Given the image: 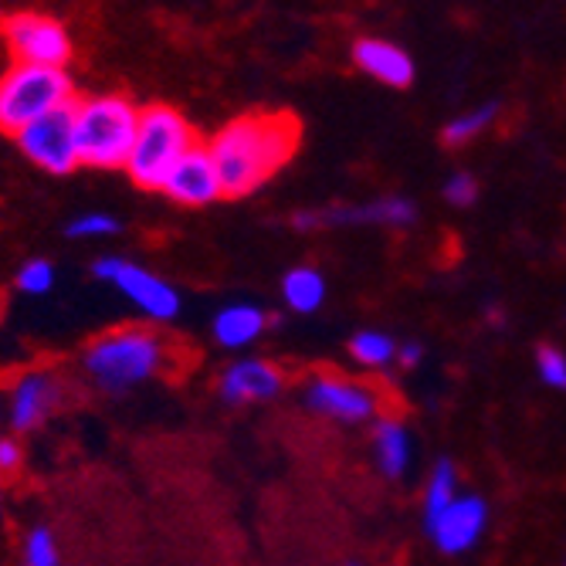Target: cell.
Instances as JSON below:
<instances>
[{"instance_id":"27","label":"cell","mask_w":566,"mask_h":566,"mask_svg":"<svg viewBox=\"0 0 566 566\" xmlns=\"http://www.w3.org/2000/svg\"><path fill=\"white\" fill-rule=\"evenodd\" d=\"M24 469V451L18 438H0V479H14Z\"/></svg>"},{"instance_id":"28","label":"cell","mask_w":566,"mask_h":566,"mask_svg":"<svg viewBox=\"0 0 566 566\" xmlns=\"http://www.w3.org/2000/svg\"><path fill=\"white\" fill-rule=\"evenodd\" d=\"M421 356H424V349H421L418 343H403V346L397 349V364H400L403 370H415V367L421 364Z\"/></svg>"},{"instance_id":"10","label":"cell","mask_w":566,"mask_h":566,"mask_svg":"<svg viewBox=\"0 0 566 566\" xmlns=\"http://www.w3.org/2000/svg\"><path fill=\"white\" fill-rule=\"evenodd\" d=\"M418 203L410 197H380L370 203H343V208H323V211H302L292 218L298 231H323V228H403L415 224Z\"/></svg>"},{"instance_id":"13","label":"cell","mask_w":566,"mask_h":566,"mask_svg":"<svg viewBox=\"0 0 566 566\" xmlns=\"http://www.w3.org/2000/svg\"><path fill=\"white\" fill-rule=\"evenodd\" d=\"M489 526V505L479 495H458L441 516L428 526L434 546L444 556H458V553H469L482 533Z\"/></svg>"},{"instance_id":"21","label":"cell","mask_w":566,"mask_h":566,"mask_svg":"<svg viewBox=\"0 0 566 566\" xmlns=\"http://www.w3.org/2000/svg\"><path fill=\"white\" fill-rule=\"evenodd\" d=\"M499 116V102H485V106H475L469 113L454 116L448 126H444V143L448 146H461V143H472L479 139Z\"/></svg>"},{"instance_id":"14","label":"cell","mask_w":566,"mask_h":566,"mask_svg":"<svg viewBox=\"0 0 566 566\" xmlns=\"http://www.w3.org/2000/svg\"><path fill=\"white\" fill-rule=\"evenodd\" d=\"M285 387V374L269 364V359L259 356H241L234 364L221 374L218 380V394L224 403H269L282 394Z\"/></svg>"},{"instance_id":"8","label":"cell","mask_w":566,"mask_h":566,"mask_svg":"<svg viewBox=\"0 0 566 566\" xmlns=\"http://www.w3.org/2000/svg\"><path fill=\"white\" fill-rule=\"evenodd\" d=\"M4 41L18 65H38V69H65L72 59V38L62 21L21 11L4 21Z\"/></svg>"},{"instance_id":"26","label":"cell","mask_w":566,"mask_h":566,"mask_svg":"<svg viewBox=\"0 0 566 566\" xmlns=\"http://www.w3.org/2000/svg\"><path fill=\"white\" fill-rule=\"evenodd\" d=\"M444 200L451 208H472L479 200V180L472 174H451L444 180Z\"/></svg>"},{"instance_id":"9","label":"cell","mask_w":566,"mask_h":566,"mask_svg":"<svg viewBox=\"0 0 566 566\" xmlns=\"http://www.w3.org/2000/svg\"><path fill=\"white\" fill-rule=\"evenodd\" d=\"M302 403L339 424H367L380 415V397L374 387L336 377V374H316L302 387Z\"/></svg>"},{"instance_id":"18","label":"cell","mask_w":566,"mask_h":566,"mask_svg":"<svg viewBox=\"0 0 566 566\" xmlns=\"http://www.w3.org/2000/svg\"><path fill=\"white\" fill-rule=\"evenodd\" d=\"M282 298H285V305L292 308V313H298V316L319 313L323 302H326V279H323V272L313 269V265L289 269L285 279H282Z\"/></svg>"},{"instance_id":"7","label":"cell","mask_w":566,"mask_h":566,"mask_svg":"<svg viewBox=\"0 0 566 566\" xmlns=\"http://www.w3.org/2000/svg\"><path fill=\"white\" fill-rule=\"evenodd\" d=\"M75 106H62L55 113L41 116L38 123L24 126L14 139L21 146L24 157L48 170V174H72L75 167H82V153H78V129H75Z\"/></svg>"},{"instance_id":"20","label":"cell","mask_w":566,"mask_h":566,"mask_svg":"<svg viewBox=\"0 0 566 566\" xmlns=\"http://www.w3.org/2000/svg\"><path fill=\"white\" fill-rule=\"evenodd\" d=\"M454 499H458V472L451 465V458H441L424 485V526H431Z\"/></svg>"},{"instance_id":"17","label":"cell","mask_w":566,"mask_h":566,"mask_svg":"<svg viewBox=\"0 0 566 566\" xmlns=\"http://www.w3.org/2000/svg\"><path fill=\"white\" fill-rule=\"evenodd\" d=\"M410 454H415V444H410V431L403 428V421L377 418L374 421V461L380 475L403 479V472L410 469Z\"/></svg>"},{"instance_id":"12","label":"cell","mask_w":566,"mask_h":566,"mask_svg":"<svg viewBox=\"0 0 566 566\" xmlns=\"http://www.w3.org/2000/svg\"><path fill=\"white\" fill-rule=\"evenodd\" d=\"M62 403V380L48 370H28L11 384L8 394V424L18 434L34 431Z\"/></svg>"},{"instance_id":"16","label":"cell","mask_w":566,"mask_h":566,"mask_svg":"<svg viewBox=\"0 0 566 566\" xmlns=\"http://www.w3.org/2000/svg\"><path fill=\"white\" fill-rule=\"evenodd\" d=\"M269 326V316L259 305L251 302H231L211 323V336L224 349H248L251 343H259Z\"/></svg>"},{"instance_id":"22","label":"cell","mask_w":566,"mask_h":566,"mask_svg":"<svg viewBox=\"0 0 566 566\" xmlns=\"http://www.w3.org/2000/svg\"><path fill=\"white\" fill-rule=\"evenodd\" d=\"M21 566H62L55 533L44 530V526H34V530L24 536V546H21Z\"/></svg>"},{"instance_id":"31","label":"cell","mask_w":566,"mask_h":566,"mask_svg":"<svg viewBox=\"0 0 566 566\" xmlns=\"http://www.w3.org/2000/svg\"><path fill=\"white\" fill-rule=\"evenodd\" d=\"M4 21H8V18H0V31H4Z\"/></svg>"},{"instance_id":"15","label":"cell","mask_w":566,"mask_h":566,"mask_svg":"<svg viewBox=\"0 0 566 566\" xmlns=\"http://www.w3.org/2000/svg\"><path fill=\"white\" fill-rule=\"evenodd\" d=\"M353 62L359 72H367L370 78L390 88H407L415 82V59L400 44L384 38H359L353 44Z\"/></svg>"},{"instance_id":"5","label":"cell","mask_w":566,"mask_h":566,"mask_svg":"<svg viewBox=\"0 0 566 566\" xmlns=\"http://www.w3.org/2000/svg\"><path fill=\"white\" fill-rule=\"evenodd\" d=\"M72 102L75 95L65 69H38L14 62V69L0 75V133L18 136L24 126L62 106H72Z\"/></svg>"},{"instance_id":"11","label":"cell","mask_w":566,"mask_h":566,"mask_svg":"<svg viewBox=\"0 0 566 566\" xmlns=\"http://www.w3.org/2000/svg\"><path fill=\"white\" fill-rule=\"evenodd\" d=\"M164 193L170 200H177L180 208H208V203L221 200L224 184H221V170L211 157V146H193L167 177Z\"/></svg>"},{"instance_id":"2","label":"cell","mask_w":566,"mask_h":566,"mask_svg":"<svg viewBox=\"0 0 566 566\" xmlns=\"http://www.w3.org/2000/svg\"><path fill=\"white\" fill-rule=\"evenodd\" d=\"M170 343L143 326H119L95 336L82 353V370L102 394H129L170 367Z\"/></svg>"},{"instance_id":"32","label":"cell","mask_w":566,"mask_h":566,"mask_svg":"<svg viewBox=\"0 0 566 566\" xmlns=\"http://www.w3.org/2000/svg\"><path fill=\"white\" fill-rule=\"evenodd\" d=\"M349 566H353V563H349Z\"/></svg>"},{"instance_id":"30","label":"cell","mask_w":566,"mask_h":566,"mask_svg":"<svg viewBox=\"0 0 566 566\" xmlns=\"http://www.w3.org/2000/svg\"><path fill=\"white\" fill-rule=\"evenodd\" d=\"M0 516H4V495H0Z\"/></svg>"},{"instance_id":"29","label":"cell","mask_w":566,"mask_h":566,"mask_svg":"<svg viewBox=\"0 0 566 566\" xmlns=\"http://www.w3.org/2000/svg\"><path fill=\"white\" fill-rule=\"evenodd\" d=\"M4 428H11V424H8V403H0V438H8Z\"/></svg>"},{"instance_id":"6","label":"cell","mask_w":566,"mask_h":566,"mask_svg":"<svg viewBox=\"0 0 566 566\" xmlns=\"http://www.w3.org/2000/svg\"><path fill=\"white\" fill-rule=\"evenodd\" d=\"M92 272L95 279L109 282L126 302H133V308H139L149 323H174L180 316V292L167 279L143 269L139 262L106 254V259L92 265Z\"/></svg>"},{"instance_id":"23","label":"cell","mask_w":566,"mask_h":566,"mask_svg":"<svg viewBox=\"0 0 566 566\" xmlns=\"http://www.w3.org/2000/svg\"><path fill=\"white\" fill-rule=\"evenodd\" d=\"M55 282H59V272H55V265H51L48 259H28L18 269V279H14V285L24 295H48L51 289H55Z\"/></svg>"},{"instance_id":"1","label":"cell","mask_w":566,"mask_h":566,"mask_svg":"<svg viewBox=\"0 0 566 566\" xmlns=\"http://www.w3.org/2000/svg\"><path fill=\"white\" fill-rule=\"evenodd\" d=\"M298 146V123L289 113H251L211 139L224 197H248L272 180Z\"/></svg>"},{"instance_id":"3","label":"cell","mask_w":566,"mask_h":566,"mask_svg":"<svg viewBox=\"0 0 566 566\" xmlns=\"http://www.w3.org/2000/svg\"><path fill=\"white\" fill-rule=\"evenodd\" d=\"M139 109L126 95H95L75 106L82 167L126 170L129 153L139 133Z\"/></svg>"},{"instance_id":"25","label":"cell","mask_w":566,"mask_h":566,"mask_svg":"<svg viewBox=\"0 0 566 566\" xmlns=\"http://www.w3.org/2000/svg\"><path fill=\"white\" fill-rule=\"evenodd\" d=\"M536 374L546 387L553 390H566V353L556 346H543L536 353Z\"/></svg>"},{"instance_id":"4","label":"cell","mask_w":566,"mask_h":566,"mask_svg":"<svg viewBox=\"0 0 566 566\" xmlns=\"http://www.w3.org/2000/svg\"><path fill=\"white\" fill-rule=\"evenodd\" d=\"M190 123L170 106H149L139 116V133L129 153L126 174L143 190H164L174 167L193 149Z\"/></svg>"},{"instance_id":"24","label":"cell","mask_w":566,"mask_h":566,"mask_svg":"<svg viewBox=\"0 0 566 566\" xmlns=\"http://www.w3.org/2000/svg\"><path fill=\"white\" fill-rule=\"evenodd\" d=\"M119 231V221L106 211H85L78 218L69 221L65 234L69 238H78V241H92V238H113Z\"/></svg>"},{"instance_id":"19","label":"cell","mask_w":566,"mask_h":566,"mask_svg":"<svg viewBox=\"0 0 566 566\" xmlns=\"http://www.w3.org/2000/svg\"><path fill=\"white\" fill-rule=\"evenodd\" d=\"M397 343L394 336L380 333V329H364V333H356L349 339V356L356 359L359 367H367V370H384L390 367L394 359H397Z\"/></svg>"}]
</instances>
